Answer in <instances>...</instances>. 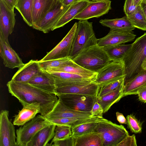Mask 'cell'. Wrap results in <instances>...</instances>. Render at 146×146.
Masks as SVG:
<instances>
[{"instance_id":"cell-34","label":"cell","mask_w":146,"mask_h":146,"mask_svg":"<svg viewBox=\"0 0 146 146\" xmlns=\"http://www.w3.org/2000/svg\"><path fill=\"white\" fill-rule=\"evenodd\" d=\"M90 118L85 119L75 118H60L47 119L50 124L65 125L70 126L71 128L88 120Z\"/></svg>"},{"instance_id":"cell-24","label":"cell","mask_w":146,"mask_h":146,"mask_svg":"<svg viewBox=\"0 0 146 146\" xmlns=\"http://www.w3.org/2000/svg\"><path fill=\"white\" fill-rule=\"evenodd\" d=\"M45 71L48 72H63L76 74L93 79L95 80L97 73L85 69L75 63L72 60L64 65Z\"/></svg>"},{"instance_id":"cell-13","label":"cell","mask_w":146,"mask_h":146,"mask_svg":"<svg viewBox=\"0 0 146 146\" xmlns=\"http://www.w3.org/2000/svg\"><path fill=\"white\" fill-rule=\"evenodd\" d=\"M101 86L95 82L71 84L57 87L56 94H73L98 96Z\"/></svg>"},{"instance_id":"cell-49","label":"cell","mask_w":146,"mask_h":146,"mask_svg":"<svg viewBox=\"0 0 146 146\" xmlns=\"http://www.w3.org/2000/svg\"><path fill=\"white\" fill-rule=\"evenodd\" d=\"M141 67L143 69H146V62L143 63L141 65Z\"/></svg>"},{"instance_id":"cell-3","label":"cell","mask_w":146,"mask_h":146,"mask_svg":"<svg viewBox=\"0 0 146 146\" xmlns=\"http://www.w3.org/2000/svg\"><path fill=\"white\" fill-rule=\"evenodd\" d=\"M77 23V27L69 56L72 60L85 50L97 44L98 39L93 30L92 23L85 20H79Z\"/></svg>"},{"instance_id":"cell-5","label":"cell","mask_w":146,"mask_h":146,"mask_svg":"<svg viewBox=\"0 0 146 146\" xmlns=\"http://www.w3.org/2000/svg\"><path fill=\"white\" fill-rule=\"evenodd\" d=\"M94 131L100 136L103 146H117L129 135L123 125H117L106 119L98 123Z\"/></svg>"},{"instance_id":"cell-12","label":"cell","mask_w":146,"mask_h":146,"mask_svg":"<svg viewBox=\"0 0 146 146\" xmlns=\"http://www.w3.org/2000/svg\"><path fill=\"white\" fill-rule=\"evenodd\" d=\"M110 0H99L90 1L86 7L74 17L79 20L98 18L107 14L111 9Z\"/></svg>"},{"instance_id":"cell-43","label":"cell","mask_w":146,"mask_h":146,"mask_svg":"<svg viewBox=\"0 0 146 146\" xmlns=\"http://www.w3.org/2000/svg\"><path fill=\"white\" fill-rule=\"evenodd\" d=\"M137 94L139 101L144 103H146V86L141 89Z\"/></svg>"},{"instance_id":"cell-19","label":"cell","mask_w":146,"mask_h":146,"mask_svg":"<svg viewBox=\"0 0 146 146\" xmlns=\"http://www.w3.org/2000/svg\"><path fill=\"white\" fill-rule=\"evenodd\" d=\"M48 72L54 78L56 88L71 84L89 83L95 81L93 79L76 74L63 72Z\"/></svg>"},{"instance_id":"cell-15","label":"cell","mask_w":146,"mask_h":146,"mask_svg":"<svg viewBox=\"0 0 146 146\" xmlns=\"http://www.w3.org/2000/svg\"><path fill=\"white\" fill-rule=\"evenodd\" d=\"M0 55L3 60L4 66L13 69L19 68L24 64L21 59L11 46L9 41H7L3 36L0 34Z\"/></svg>"},{"instance_id":"cell-39","label":"cell","mask_w":146,"mask_h":146,"mask_svg":"<svg viewBox=\"0 0 146 146\" xmlns=\"http://www.w3.org/2000/svg\"><path fill=\"white\" fill-rule=\"evenodd\" d=\"M75 138L71 135L67 137L55 141L52 146H74Z\"/></svg>"},{"instance_id":"cell-8","label":"cell","mask_w":146,"mask_h":146,"mask_svg":"<svg viewBox=\"0 0 146 146\" xmlns=\"http://www.w3.org/2000/svg\"><path fill=\"white\" fill-rule=\"evenodd\" d=\"M70 6L64 5L58 0H55L50 9L35 29L44 33L53 31L56 24Z\"/></svg>"},{"instance_id":"cell-25","label":"cell","mask_w":146,"mask_h":146,"mask_svg":"<svg viewBox=\"0 0 146 146\" xmlns=\"http://www.w3.org/2000/svg\"><path fill=\"white\" fill-rule=\"evenodd\" d=\"M56 127L55 125L50 124L39 130L27 146H47L54 136Z\"/></svg>"},{"instance_id":"cell-42","label":"cell","mask_w":146,"mask_h":146,"mask_svg":"<svg viewBox=\"0 0 146 146\" xmlns=\"http://www.w3.org/2000/svg\"><path fill=\"white\" fill-rule=\"evenodd\" d=\"M90 112L92 117L103 118V115L104 113L103 108L97 101L94 105Z\"/></svg>"},{"instance_id":"cell-1","label":"cell","mask_w":146,"mask_h":146,"mask_svg":"<svg viewBox=\"0 0 146 146\" xmlns=\"http://www.w3.org/2000/svg\"><path fill=\"white\" fill-rule=\"evenodd\" d=\"M9 93L24 106L33 103L40 104V114L46 117L53 109L58 98L56 94L44 90L28 83L11 80L7 84Z\"/></svg>"},{"instance_id":"cell-10","label":"cell","mask_w":146,"mask_h":146,"mask_svg":"<svg viewBox=\"0 0 146 146\" xmlns=\"http://www.w3.org/2000/svg\"><path fill=\"white\" fill-rule=\"evenodd\" d=\"M125 76L123 61H111L97 73L95 82L102 85Z\"/></svg>"},{"instance_id":"cell-31","label":"cell","mask_w":146,"mask_h":146,"mask_svg":"<svg viewBox=\"0 0 146 146\" xmlns=\"http://www.w3.org/2000/svg\"><path fill=\"white\" fill-rule=\"evenodd\" d=\"M74 146H103L100 135L92 132L75 138Z\"/></svg>"},{"instance_id":"cell-14","label":"cell","mask_w":146,"mask_h":146,"mask_svg":"<svg viewBox=\"0 0 146 146\" xmlns=\"http://www.w3.org/2000/svg\"><path fill=\"white\" fill-rule=\"evenodd\" d=\"M16 14L0 0V34L8 41V37L13 32L15 26Z\"/></svg>"},{"instance_id":"cell-9","label":"cell","mask_w":146,"mask_h":146,"mask_svg":"<svg viewBox=\"0 0 146 146\" xmlns=\"http://www.w3.org/2000/svg\"><path fill=\"white\" fill-rule=\"evenodd\" d=\"M77 27V23L76 22L62 40L40 60L45 61L69 57Z\"/></svg>"},{"instance_id":"cell-50","label":"cell","mask_w":146,"mask_h":146,"mask_svg":"<svg viewBox=\"0 0 146 146\" xmlns=\"http://www.w3.org/2000/svg\"><path fill=\"white\" fill-rule=\"evenodd\" d=\"M92 0L93 1H98V0Z\"/></svg>"},{"instance_id":"cell-6","label":"cell","mask_w":146,"mask_h":146,"mask_svg":"<svg viewBox=\"0 0 146 146\" xmlns=\"http://www.w3.org/2000/svg\"><path fill=\"white\" fill-rule=\"evenodd\" d=\"M50 125L44 116L41 115L35 116L17 130V146H27L39 130Z\"/></svg>"},{"instance_id":"cell-48","label":"cell","mask_w":146,"mask_h":146,"mask_svg":"<svg viewBox=\"0 0 146 146\" xmlns=\"http://www.w3.org/2000/svg\"><path fill=\"white\" fill-rule=\"evenodd\" d=\"M143 0H134L135 5L137 6L140 5Z\"/></svg>"},{"instance_id":"cell-45","label":"cell","mask_w":146,"mask_h":146,"mask_svg":"<svg viewBox=\"0 0 146 146\" xmlns=\"http://www.w3.org/2000/svg\"><path fill=\"white\" fill-rule=\"evenodd\" d=\"M17 0H2L4 3L11 10H14Z\"/></svg>"},{"instance_id":"cell-30","label":"cell","mask_w":146,"mask_h":146,"mask_svg":"<svg viewBox=\"0 0 146 146\" xmlns=\"http://www.w3.org/2000/svg\"><path fill=\"white\" fill-rule=\"evenodd\" d=\"M131 44H119L102 47L111 61H123L131 46Z\"/></svg>"},{"instance_id":"cell-29","label":"cell","mask_w":146,"mask_h":146,"mask_svg":"<svg viewBox=\"0 0 146 146\" xmlns=\"http://www.w3.org/2000/svg\"><path fill=\"white\" fill-rule=\"evenodd\" d=\"M105 119L92 117L87 121L72 128V135L75 138L89 133L94 132L98 123Z\"/></svg>"},{"instance_id":"cell-44","label":"cell","mask_w":146,"mask_h":146,"mask_svg":"<svg viewBox=\"0 0 146 146\" xmlns=\"http://www.w3.org/2000/svg\"><path fill=\"white\" fill-rule=\"evenodd\" d=\"M117 119L120 124H127V120L123 114L118 111L116 113Z\"/></svg>"},{"instance_id":"cell-28","label":"cell","mask_w":146,"mask_h":146,"mask_svg":"<svg viewBox=\"0 0 146 146\" xmlns=\"http://www.w3.org/2000/svg\"><path fill=\"white\" fill-rule=\"evenodd\" d=\"M123 84L114 90L97 97V102L102 106L104 113L107 112L111 107L124 97Z\"/></svg>"},{"instance_id":"cell-7","label":"cell","mask_w":146,"mask_h":146,"mask_svg":"<svg viewBox=\"0 0 146 146\" xmlns=\"http://www.w3.org/2000/svg\"><path fill=\"white\" fill-rule=\"evenodd\" d=\"M66 106L74 110L82 112H91L98 96L66 94L56 95Z\"/></svg>"},{"instance_id":"cell-32","label":"cell","mask_w":146,"mask_h":146,"mask_svg":"<svg viewBox=\"0 0 146 146\" xmlns=\"http://www.w3.org/2000/svg\"><path fill=\"white\" fill-rule=\"evenodd\" d=\"M33 0H17L15 6L21 15L25 22L32 26V9Z\"/></svg>"},{"instance_id":"cell-40","label":"cell","mask_w":146,"mask_h":146,"mask_svg":"<svg viewBox=\"0 0 146 146\" xmlns=\"http://www.w3.org/2000/svg\"><path fill=\"white\" fill-rule=\"evenodd\" d=\"M138 7L135 5L134 0H125L123 6V11L125 15L128 17L132 14Z\"/></svg>"},{"instance_id":"cell-35","label":"cell","mask_w":146,"mask_h":146,"mask_svg":"<svg viewBox=\"0 0 146 146\" xmlns=\"http://www.w3.org/2000/svg\"><path fill=\"white\" fill-rule=\"evenodd\" d=\"M72 60L70 58L68 57L45 61L40 60L38 62L41 69L46 70L64 65Z\"/></svg>"},{"instance_id":"cell-20","label":"cell","mask_w":146,"mask_h":146,"mask_svg":"<svg viewBox=\"0 0 146 146\" xmlns=\"http://www.w3.org/2000/svg\"><path fill=\"white\" fill-rule=\"evenodd\" d=\"M23 106V108L15 116L13 122L14 125H23L40 113V105L38 103H33Z\"/></svg>"},{"instance_id":"cell-27","label":"cell","mask_w":146,"mask_h":146,"mask_svg":"<svg viewBox=\"0 0 146 146\" xmlns=\"http://www.w3.org/2000/svg\"><path fill=\"white\" fill-rule=\"evenodd\" d=\"M146 86V69H143L132 80L123 86L124 96L137 94L138 92Z\"/></svg>"},{"instance_id":"cell-33","label":"cell","mask_w":146,"mask_h":146,"mask_svg":"<svg viewBox=\"0 0 146 146\" xmlns=\"http://www.w3.org/2000/svg\"><path fill=\"white\" fill-rule=\"evenodd\" d=\"M132 25L135 28L146 31V18L139 5L135 12L127 17Z\"/></svg>"},{"instance_id":"cell-18","label":"cell","mask_w":146,"mask_h":146,"mask_svg":"<svg viewBox=\"0 0 146 146\" xmlns=\"http://www.w3.org/2000/svg\"><path fill=\"white\" fill-rule=\"evenodd\" d=\"M41 70L38 61L31 60L19 68L11 80L15 82L28 83Z\"/></svg>"},{"instance_id":"cell-4","label":"cell","mask_w":146,"mask_h":146,"mask_svg":"<svg viewBox=\"0 0 146 146\" xmlns=\"http://www.w3.org/2000/svg\"><path fill=\"white\" fill-rule=\"evenodd\" d=\"M72 60L85 69L96 73L111 61L103 48L98 44L85 50Z\"/></svg>"},{"instance_id":"cell-16","label":"cell","mask_w":146,"mask_h":146,"mask_svg":"<svg viewBox=\"0 0 146 146\" xmlns=\"http://www.w3.org/2000/svg\"><path fill=\"white\" fill-rule=\"evenodd\" d=\"M92 117L90 112H82L74 110L66 106L58 99L53 109L45 117L47 119L60 118L85 119Z\"/></svg>"},{"instance_id":"cell-36","label":"cell","mask_w":146,"mask_h":146,"mask_svg":"<svg viewBox=\"0 0 146 146\" xmlns=\"http://www.w3.org/2000/svg\"><path fill=\"white\" fill-rule=\"evenodd\" d=\"M124 76L102 85L99 91L98 96H102L113 91L123 84Z\"/></svg>"},{"instance_id":"cell-37","label":"cell","mask_w":146,"mask_h":146,"mask_svg":"<svg viewBox=\"0 0 146 146\" xmlns=\"http://www.w3.org/2000/svg\"><path fill=\"white\" fill-rule=\"evenodd\" d=\"M72 135V128L69 126L65 125H56L54 136L49 145L52 146L55 141L67 137Z\"/></svg>"},{"instance_id":"cell-38","label":"cell","mask_w":146,"mask_h":146,"mask_svg":"<svg viewBox=\"0 0 146 146\" xmlns=\"http://www.w3.org/2000/svg\"><path fill=\"white\" fill-rule=\"evenodd\" d=\"M127 126L131 131L135 133H139L142 131V125L140 122L132 114L126 117Z\"/></svg>"},{"instance_id":"cell-47","label":"cell","mask_w":146,"mask_h":146,"mask_svg":"<svg viewBox=\"0 0 146 146\" xmlns=\"http://www.w3.org/2000/svg\"><path fill=\"white\" fill-rule=\"evenodd\" d=\"M140 6L146 18V0H143Z\"/></svg>"},{"instance_id":"cell-2","label":"cell","mask_w":146,"mask_h":146,"mask_svg":"<svg viewBox=\"0 0 146 146\" xmlns=\"http://www.w3.org/2000/svg\"><path fill=\"white\" fill-rule=\"evenodd\" d=\"M131 44L123 61L125 67L123 86L143 69L141 65L146 60V33Z\"/></svg>"},{"instance_id":"cell-51","label":"cell","mask_w":146,"mask_h":146,"mask_svg":"<svg viewBox=\"0 0 146 146\" xmlns=\"http://www.w3.org/2000/svg\"><path fill=\"white\" fill-rule=\"evenodd\" d=\"M146 62V60H145L144 62Z\"/></svg>"},{"instance_id":"cell-11","label":"cell","mask_w":146,"mask_h":146,"mask_svg":"<svg viewBox=\"0 0 146 146\" xmlns=\"http://www.w3.org/2000/svg\"><path fill=\"white\" fill-rule=\"evenodd\" d=\"M9 111L2 110L0 113V146H17L14 125L9 118Z\"/></svg>"},{"instance_id":"cell-22","label":"cell","mask_w":146,"mask_h":146,"mask_svg":"<svg viewBox=\"0 0 146 146\" xmlns=\"http://www.w3.org/2000/svg\"><path fill=\"white\" fill-rule=\"evenodd\" d=\"M90 0H79L71 5L57 23L53 29L63 27L81 12L87 5Z\"/></svg>"},{"instance_id":"cell-23","label":"cell","mask_w":146,"mask_h":146,"mask_svg":"<svg viewBox=\"0 0 146 146\" xmlns=\"http://www.w3.org/2000/svg\"><path fill=\"white\" fill-rule=\"evenodd\" d=\"M55 0H33L32 9V27L35 29L42 19Z\"/></svg>"},{"instance_id":"cell-46","label":"cell","mask_w":146,"mask_h":146,"mask_svg":"<svg viewBox=\"0 0 146 146\" xmlns=\"http://www.w3.org/2000/svg\"><path fill=\"white\" fill-rule=\"evenodd\" d=\"M62 4L67 6H70L72 3L79 0H58Z\"/></svg>"},{"instance_id":"cell-21","label":"cell","mask_w":146,"mask_h":146,"mask_svg":"<svg viewBox=\"0 0 146 146\" xmlns=\"http://www.w3.org/2000/svg\"><path fill=\"white\" fill-rule=\"evenodd\" d=\"M31 84L50 93L56 94L55 80L50 74L42 70L29 82Z\"/></svg>"},{"instance_id":"cell-17","label":"cell","mask_w":146,"mask_h":146,"mask_svg":"<svg viewBox=\"0 0 146 146\" xmlns=\"http://www.w3.org/2000/svg\"><path fill=\"white\" fill-rule=\"evenodd\" d=\"M136 36L131 32L110 30L106 36L98 39L97 44L103 47L124 44L133 41Z\"/></svg>"},{"instance_id":"cell-41","label":"cell","mask_w":146,"mask_h":146,"mask_svg":"<svg viewBox=\"0 0 146 146\" xmlns=\"http://www.w3.org/2000/svg\"><path fill=\"white\" fill-rule=\"evenodd\" d=\"M137 145L135 136L133 134L128 135L120 142L117 146H137Z\"/></svg>"},{"instance_id":"cell-26","label":"cell","mask_w":146,"mask_h":146,"mask_svg":"<svg viewBox=\"0 0 146 146\" xmlns=\"http://www.w3.org/2000/svg\"><path fill=\"white\" fill-rule=\"evenodd\" d=\"M99 22L102 25L114 31L132 32L135 28L131 24L126 15L121 18L101 19Z\"/></svg>"}]
</instances>
